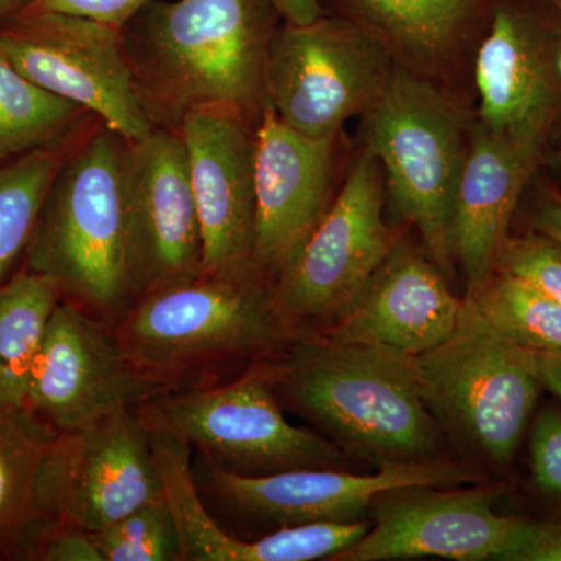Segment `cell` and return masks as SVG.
Segmentation results:
<instances>
[{"mask_svg":"<svg viewBox=\"0 0 561 561\" xmlns=\"http://www.w3.org/2000/svg\"><path fill=\"white\" fill-rule=\"evenodd\" d=\"M279 18L272 0H151L138 11L122 36L154 127L179 130L203 106L261 119L265 60Z\"/></svg>","mask_w":561,"mask_h":561,"instance_id":"1","label":"cell"},{"mask_svg":"<svg viewBox=\"0 0 561 561\" xmlns=\"http://www.w3.org/2000/svg\"><path fill=\"white\" fill-rule=\"evenodd\" d=\"M280 402L375 468L442 459L446 437L421 397L415 357L306 332L267 357Z\"/></svg>","mask_w":561,"mask_h":561,"instance_id":"2","label":"cell"},{"mask_svg":"<svg viewBox=\"0 0 561 561\" xmlns=\"http://www.w3.org/2000/svg\"><path fill=\"white\" fill-rule=\"evenodd\" d=\"M114 330L140 370L171 389L225 362L276 356L305 334L276 308L261 275L205 273L140 295Z\"/></svg>","mask_w":561,"mask_h":561,"instance_id":"3","label":"cell"},{"mask_svg":"<svg viewBox=\"0 0 561 561\" xmlns=\"http://www.w3.org/2000/svg\"><path fill=\"white\" fill-rule=\"evenodd\" d=\"M125 149L127 140L106 127L62 158L27 245L28 271L108 321L133 302Z\"/></svg>","mask_w":561,"mask_h":561,"instance_id":"4","label":"cell"},{"mask_svg":"<svg viewBox=\"0 0 561 561\" xmlns=\"http://www.w3.org/2000/svg\"><path fill=\"white\" fill-rule=\"evenodd\" d=\"M415 368L427 411L468 461L511 467L542 387L537 351L501 334L465 295L456 330Z\"/></svg>","mask_w":561,"mask_h":561,"instance_id":"5","label":"cell"},{"mask_svg":"<svg viewBox=\"0 0 561 561\" xmlns=\"http://www.w3.org/2000/svg\"><path fill=\"white\" fill-rule=\"evenodd\" d=\"M364 116L365 150L381 164L391 214L412 224L431 260L453 275L454 198L468 150L459 111L430 81L393 66Z\"/></svg>","mask_w":561,"mask_h":561,"instance_id":"6","label":"cell"},{"mask_svg":"<svg viewBox=\"0 0 561 561\" xmlns=\"http://www.w3.org/2000/svg\"><path fill=\"white\" fill-rule=\"evenodd\" d=\"M139 411L150 427L171 432L201 449L206 465L232 474L350 467L330 438L287 421L265 359L224 386L162 391Z\"/></svg>","mask_w":561,"mask_h":561,"instance_id":"7","label":"cell"},{"mask_svg":"<svg viewBox=\"0 0 561 561\" xmlns=\"http://www.w3.org/2000/svg\"><path fill=\"white\" fill-rule=\"evenodd\" d=\"M390 49L350 18L284 21L265 60V94L284 124L313 139L337 138L343 124L375 105L391 73Z\"/></svg>","mask_w":561,"mask_h":561,"instance_id":"8","label":"cell"},{"mask_svg":"<svg viewBox=\"0 0 561 561\" xmlns=\"http://www.w3.org/2000/svg\"><path fill=\"white\" fill-rule=\"evenodd\" d=\"M383 205L381 164L364 150L323 219L272 283L276 308L295 328L332 327L389 256L398 236L383 220Z\"/></svg>","mask_w":561,"mask_h":561,"instance_id":"9","label":"cell"},{"mask_svg":"<svg viewBox=\"0 0 561 561\" xmlns=\"http://www.w3.org/2000/svg\"><path fill=\"white\" fill-rule=\"evenodd\" d=\"M0 49L25 79L101 117L128 142L153 131L122 28L79 14L25 10L0 21Z\"/></svg>","mask_w":561,"mask_h":561,"instance_id":"10","label":"cell"},{"mask_svg":"<svg viewBox=\"0 0 561 561\" xmlns=\"http://www.w3.org/2000/svg\"><path fill=\"white\" fill-rule=\"evenodd\" d=\"M164 494L150 431L139 409H125L58 432L44 457L39 497L61 526L95 534Z\"/></svg>","mask_w":561,"mask_h":561,"instance_id":"11","label":"cell"},{"mask_svg":"<svg viewBox=\"0 0 561 561\" xmlns=\"http://www.w3.org/2000/svg\"><path fill=\"white\" fill-rule=\"evenodd\" d=\"M171 390L140 370L108 320L76 301H60L33 367L27 409L57 432L139 409Z\"/></svg>","mask_w":561,"mask_h":561,"instance_id":"12","label":"cell"},{"mask_svg":"<svg viewBox=\"0 0 561 561\" xmlns=\"http://www.w3.org/2000/svg\"><path fill=\"white\" fill-rule=\"evenodd\" d=\"M206 481L230 511L290 527L313 523H356L370 516L373 501L408 486H460L483 482L468 460L442 457L419 463L387 465L371 474L342 468H305L271 476H239L208 465Z\"/></svg>","mask_w":561,"mask_h":561,"instance_id":"13","label":"cell"},{"mask_svg":"<svg viewBox=\"0 0 561 561\" xmlns=\"http://www.w3.org/2000/svg\"><path fill=\"white\" fill-rule=\"evenodd\" d=\"M124 197L133 301L202 273L201 219L179 130L154 127L146 138L127 140Z\"/></svg>","mask_w":561,"mask_h":561,"instance_id":"14","label":"cell"},{"mask_svg":"<svg viewBox=\"0 0 561 561\" xmlns=\"http://www.w3.org/2000/svg\"><path fill=\"white\" fill-rule=\"evenodd\" d=\"M502 493L485 482L386 491L373 501L367 534L332 561H502L523 522L494 512Z\"/></svg>","mask_w":561,"mask_h":561,"instance_id":"15","label":"cell"},{"mask_svg":"<svg viewBox=\"0 0 561 561\" xmlns=\"http://www.w3.org/2000/svg\"><path fill=\"white\" fill-rule=\"evenodd\" d=\"M560 21L551 0H493L476 60L478 122L486 130L545 144L559 106Z\"/></svg>","mask_w":561,"mask_h":561,"instance_id":"16","label":"cell"},{"mask_svg":"<svg viewBox=\"0 0 561 561\" xmlns=\"http://www.w3.org/2000/svg\"><path fill=\"white\" fill-rule=\"evenodd\" d=\"M179 131L186 146L203 239L202 273L260 275L254 268L256 130L227 106L192 110Z\"/></svg>","mask_w":561,"mask_h":561,"instance_id":"17","label":"cell"},{"mask_svg":"<svg viewBox=\"0 0 561 561\" xmlns=\"http://www.w3.org/2000/svg\"><path fill=\"white\" fill-rule=\"evenodd\" d=\"M335 138L295 131L265 103L256 127L254 268L272 283L332 205Z\"/></svg>","mask_w":561,"mask_h":561,"instance_id":"18","label":"cell"},{"mask_svg":"<svg viewBox=\"0 0 561 561\" xmlns=\"http://www.w3.org/2000/svg\"><path fill=\"white\" fill-rule=\"evenodd\" d=\"M461 306L463 298L453 294L437 264L398 239L356 300L320 334L389 346L415 357L453 334Z\"/></svg>","mask_w":561,"mask_h":561,"instance_id":"19","label":"cell"},{"mask_svg":"<svg viewBox=\"0 0 561 561\" xmlns=\"http://www.w3.org/2000/svg\"><path fill=\"white\" fill-rule=\"evenodd\" d=\"M542 146L486 130L476 122L454 198L451 254L467 283V294L481 287L496 267L511 236L516 205L540 164Z\"/></svg>","mask_w":561,"mask_h":561,"instance_id":"20","label":"cell"},{"mask_svg":"<svg viewBox=\"0 0 561 561\" xmlns=\"http://www.w3.org/2000/svg\"><path fill=\"white\" fill-rule=\"evenodd\" d=\"M57 435L31 409H0V560H36L58 526L39 497L41 468Z\"/></svg>","mask_w":561,"mask_h":561,"instance_id":"21","label":"cell"},{"mask_svg":"<svg viewBox=\"0 0 561 561\" xmlns=\"http://www.w3.org/2000/svg\"><path fill=\"white\" fill-rule=\"evenodd\" d=\"M341 16L360 22L390 50L420 61L449 54L490 16L493 0H334Z\"/></svg>","mask_w":561,"mask_h":561,"instance_id":"22","label":"cell"},{"mask_svg":"<svg viewBox=\"0 0 561 561\" xmlns=\"http://www.w3.org/2000/svg\"><path fill=\"white\" fill-rule=\"evenodd\" d=\"M60 301V290L31 271L0 286V409L27 408L33 367Z\"/></svg>","mask_w":561,"mask_h":561,"instance_id":"23","label":"cell"},{"mask_svg":"<svg viewBox=\"0 0 561 561\" xmlns=\"http://www.w3.org/2000/svg\"><path fill=\"white\" fill-rule=\"evenodd\" d=\"M87 114L25 79L0 49V164L62 142Z\"/></svg>","mask_w":561,"mask_h":561,"instance_id":"24","label":"cell"},{"mask_svg":"<svg viewBox=\"0 0 561 561\" xmlns=\"http://www.w3.org/2000/svg\"><path fill=\"white\" fill-rule=\"evenodd\" d=\"M467 295L505 337L537 353L561 354L560 302L502 272Z\"/></svg>","mask_w":561,"mask_h":561,"instance_id":"25","label":"cell"},{"mask_svg":"<svg viewBox=\"0 0 561 561\" xmlns=\"http://www.w3.org/2000/svg\"><path fill=\"white\" fill-rule=\"evenodd\" d=\"M62 158L60 151L49 147L0 164V286L21 251L31 242Z\"/></svg>","mask_w":561,"mask_h":561,"instance_id":"26","label":"cell"},{"mask_svg":"<svg viewBox=\"0 0 561 561\" xmlns=\"http://www.w3.org/2000/svg\"><path fill=\"white\" fill-rule=\"evenodd\" d=\"M91 537L105 561H183L179 526L165 493Z\"/></svg>","mask_w":561,"mask_h":561,"instance_id":"27","label":"cell"},{"mask_svg":"<svg viewBox=\"0 0 561 561\" xmlns=\"http://www.w3.org/2000/svg\"><path fill=\"white\" fill-rule=\"evenodd\" d=\"M494 272L515 276L561 305V243L540 231L508 238Z\"/></svg>","mask_w":561,"mask_h":561,"instance_id":"28","label":"cell"},{"mask_svg":"<svg viewBox=\"0 0 561 561\" xmlns=\"http://www.w3.org/2000/svg\"><path fill=\"white\" fill-rule=\"evenodd\" d=\"M530 470L535 489L561 501V409H546L535 421Z\"/></svg>","mask_w":561,"mask_h":561,"instance_id":"29","label":"cell"},{"mask_svg":"<svg viewBox=\"0 0 561 561\" xmlns=\"http://www.w3.org/2000/svg\"><path fill=\"white\" fill-rule=\"evenodd\" d=\"M502 561H561L560 522L523 519Z\"/></svg>","mask_w":561,"mask_h":561,"instance_id":"30","label":"cell"},{"mask_svg":"<svg viewBox=\"0 0 561 561\" xmlns=\"http://www.w3.org/2000/svg\"><path fill=\"white\" fill-rule=\"evenodd\" d=\"M151 0H36L27 10L79 14L122 28Z\"/></svg>","mask_w":561,"mask_h":561,"instance_id":"31","label":"cell"},{"mask_svg":"<svg viewBox=\"0 0 561 561\" xmlns=\"http://www.w3.org/2000/svg\"><path fill=\"white\" fill-rule=\"evenodd\" d=\"M39 561H105L91 534L58 524L41 542Z\"/></svg>","mask_w":561,"mask_h":561,"instance_id":"32","label":"cell"},{"mask_svg":"<svg viewBox=\"0 0 561 561\" xmlns=\"http://www.w3.org/2000/svg\"><path fill=\"white\" fill-rule=\"evenodd\" d=\"M280 18L290 24L305 25L323 16L319 0H272Z\"/></svg>","mask_w":561,"mask_h":561,"instance_id":"33","label":"cell"},{"mask_svg":"<svg viewBox=\"0 0 561 561\" xmlns=\"http://www.w3.org/2000/svg\"><path fill=\"white\" fill-rule=\"evenodd\" d=\"M535 230L561 243V197L551 195L540 203L534 217Z\"/></svg>","mask_w":561,"mask_h":561,"instance_id":"34","label":"cell"},{"mask_svg":"<svg viewBox=\"0 0 561 561\" xmlns=\"http://www.w3.org/2000/svg\"><path fill=\"white\" fill-rule=\"evenodd\" d=\"M542 387L561 400V354L537 353Z\"/></svg>","mask_w":561,"mask_h":561,"instance_id":"35","label":"cell"},{"mask_svg":"<svg viewBox=\"0 0 561 561\" xmlns=\"http://www.w3.org/2000/svg\"><path fill=\"white\" fill-rule=\"evenodd\" d=\"M36 0H0V21L9 20L11 16L31 9Z\"/></svg>","mask_w":561,"mask_h":561,"instance_id":"36","label":"cell"},{"mask_svg":"<svg viewBox=\"0 0 561 561\" xmlns=\"http://www.w3.org/2000/svg\"><path fill=\"white\" fill-rule=\"evenodd\" d=\"M553 5L559 9L561 14V0H551ZM556 62H557V70H559V77L561 80V21H560V28H559V35H557V46H556ZM560 160H561V151H560Z\"/></svg>","mask_w":561,"mask_h":561,"instance_id":"37","label":"cell"}]
</instances>
